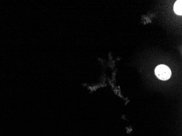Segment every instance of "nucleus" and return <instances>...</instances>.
Returning <instances> with one entry per match:
<instances>
[{
    "instance_id": "f257e3e1",
    "label": "nucleus",
    "mask_w": 182,
    "mask_h": 136,
    "mask_svg": "<svg viewBox=\"0 0 182 136\" xmlns=\"http://www.w3.org/2000/svg\"><path fill=\"white\" fill-rule=\"evenodd\" d=\"M155 74L160 80L166 81L171 78V71L166 65L160 64L155 68Z\"/></svg>"
},
{
    "instance_id": "f03ea898",
    "label": "nucleus",
    "mask_w": 182,
    "mask_h": 136,
    "mask_svg": "<svg viewBox=\"0 0 182 136\" xmlns=\"http://www.w3.org/2000/svg\"><path fill=\"white\" fill-rule=\"evenodd\" d=\"M182 1L181 0L180 1H177L174 4V11L175 13L179 16H182Z\"/></svg>"
}]
</instances>
